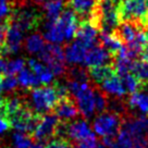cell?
<instances>
[{
  "mask_svg": "<svg viewBox=\"0 0 148 148\" xmlns=\"http://www.w3.org/2000/svg\"><path fill=\"white\" fill-rule=\"evenodd\" d=\"M10 127H11V125H10V122L8 121V119H5L2 114H0V135L5 133Z\"/></svg>",
  "mask_w": 148,
  "mask_h": 148,
  "instance_id": "cell-32",
  "label": "cell"
},
{
  "mask_svg": "<svg viewBox=\"0 0 148 148\" xmlns=\"http://www.w3.org/2000/svg\"><path fill=\"white\" fill-rule=\"evenodd\" d=\"M113 56L102 46H94L89 48L86 53L84 65L88 68L112 64Z\"/></svg>",
  "mask_w": 148,
  "mask_h": 148,
  "instance_id": "cell-9",
  "label": "cell"
},
{
  "mask_svg": "<svg viewBox=\"0 0 148 148\" xmlns=\"http://www.w3.org/2000/svg\"><path fill=\"white\" fill-rule=\"evenodd\" d=\"M18 84L25 89H34V88L39 87L38 85L40 83L39 79L37 77V75L29 68H24L18 76Z\"/></svg>",
  "mask_w": 148,
  "mask_h": 148,
  "instance_id": "cell-21",
  "label": "cell"
},
{
  "mask_svg": "<svg viewBox=\"0 0 148 148\" xmlns=\"http://www.w3.org/2000/svg\"><path fill=\"white\" fill-rule=\"evenodd\" d=\"M132 73L139 79L143 86L148 84V61H134Z\"/></svg>",
  "mask_w": 148,
  "mask_h": 148,
  "instance_id": "cell-23",
  "label": "cell"
},
{
  "mask_svg": "<svg viewBox=\"0 0 148 148\" xmlns=\"http://www.w3.org/2000/svg\"><path fill=\"white\" fill-rule=\"evenodd\" d=\"M99 40L101 42L102 47H105L113 57H116L124 48L123 42L121 40V38L116 35V33H112V34L100 33Z\"/></svg>",
  "mask_w": 148,
  "mask_h": 148,
  "instance_id": "cell-17",
  "label": "cell"
},
{
  "mask_svg": "<svg viewBox=\"0 0 148 148\" xmlns=\"http://www.w3.org/2000/svg\"><path fill=\"white\" fill-rule=\"evenodd\" d=\"M5 66H7V63L3 61V58L0 56V76L5 73Z\"/></svg>",
  "mask_w": 148,
  "mask_h": 148,
  "instance_id": "cell-33",
  "label": "cell"
},
{
  "mask_svg": "<svg viewBox=\"0 0 148 148\" xmlns=\"http://www.w3.org/2000/svg\"><path fill=\"white\" fill-rule=\"evenodd\" d=\"M97 148H109V147H108V146H106L103 143H101V144H99V145H98Z\"/></svg>",
  "mask_w": 148,
  "mask_h": 148,
  "instance_id": "cell-36",
  "label": "cell"
},
{
  "mask_svg": "<svg viewBox=\"0 0 148 148\" xmlns=\"http://www.w3.org/2000/svg\"><path fill=\"white\" fill-rule=\"evenodd\" d=\"M87 50V48L77 40L71 42L64 49L65 61L69 62L70 64L73 65V66L84 64Z\"/></svg>",
  "mask_w": 148,
  "mask_h": 148,
  "instance_id": "cell-13",
  "label": "cell"
},
{
  "mask_svg": "<svg viewBox=\"0 0 148 148\" xmlns=\"http://www.w3.org/2000/svg\"><path fill=\"white\" fill-rule=\"evenodd\" d=\"M143 26L144 25L137 23V22L125 21V22H121L119 27L116 28V31L114 33L120 37L122 42H125L127 44V42L134 40L135 37L137 36V34L142 31Z\"/></svg>",
  "mask_w": 148,
  "mask_h": 148,
  "instance_id": "cell-16",
  "label": "cell"
},
{
  "mask_svg": "<svg viewBox=\"0 0 148 148\" xmlns=\"http://www.w3.org/2000/svg\"><path fill=\"white\" fill-rule=\"evenodd\" d=\"M58 23L61 26L62 31L64 33V37L66 42H70L71 39H73L76 32L79 29V18L77 14L74 12V10L69 7L64 9V11L62 12L59 18H58Z\"/></svg>",
  "mask_w": 148,
  "mask_h": 148,
  "instance_id": "cell-8",
  "label": "cell"
},
{
  "mask_svg": "<svg viewBox=\"0 0 148 148\" xmlns=\"http://www.w3.org/2000/svg\"><path fill=\"white\" fill-rule=\"evenodd\" d=\"M1 105H2V99H0V109H1Z\"/></svg>",
  "mask_w": 148,
  "mask_h": 148,
  "instance_id": "cell-39",
  "label": "cell"
},
{
  "mask_svg": "<svg viewBox=\"0 0 148 148\" xmlns=\"http://www.w3.org/2000/svg\"><path fill=\"white\" fill-rule=\"evenodd\" d=\"M120 79L123 82V85H124L126 92H130V94L137 92L140 89V87L143 86V84L139 82V79L133 73L125 74L123 76H121Z\"/></svg>",
  "mask_w": 148,
  "mask_h": 148,
  "instance_id": "cell-24",
  "label": "cell"
},
{
  "mask_svg": "<svg viewBox=\"0 0 148 148\" xmlns=\"http://www.w3.org/2000/svg\"><path fill=\"white\" fill-rule=\"evenodd\" d=\"M98 28L94 26L89 21H82L75 35V40L79 42L87 49L95 46L98 38Z\"/></svg>",
  "mask_w": 148,
  "mask_h": 148,
  "instance_id": "cell-12",
  "label": "cell"
},
{
  "mask_svg": "<svg viewBox=\"0 0 148 148\" xmlns=\"http://www.w3.org/2000/svg\"><path fill=\"white\" fill-rule=\"evenodd\" d=\"M38 58L40 62L49 68L52 73L57 76H62L66 74V65H65L64 51L59 45L48 44L45 45L42 50L38 53Z\"/></svg>",
  "mask_w": 148,
  "mask_h": 148,
  "instance_id": "cell-3",
  "label": "cell"
},
{
  "mask_svg": "<svg viewBox=\"0 0 148 148\" xmlns=\"http://www.w3.org/2000/svg\"><path fill=\"white\" fill-rule=\"evenodd\" d=\"M31 148H45V146H44L42 143H35V144H33Z\"/></svg>",
  "mask_w": 148,
  "mask_h": 148,
  "instance_id": "cell-35",
  "label": "cell"
},
{
  "mask_svg": "<svg viewBox=\"0 0 148 148\" xmlns=\"http://www.w3.org/2000/svg\"><path fill=\"white\" fill-rule=\"evenodd\" d=\"M25 100L31 110L39 116H44L50 110L55 109V107L60 100V97L55 85H47L29 90Z\"/></svg>",
  "mask_w": 148,
  "mask_h": 148,
  "instance_id": "cell-1",
  "label": "cell"
},
{
  "mask_svg": "<svg viewBox=\"0 0 148 148\" xmlns=\"http://www.w3.org/2000/svg\"><path fill=\"white\" fill-rule=\"evenodd\" d=\"M25 66V61L22 59V58H15V59H12L10 60L8 63H7V66H5V74L7 75H13L16 73H20L22 70L24 69Z\"/></svg>",
  "mask_w": 148,
  "mask_h": 148,
  "instance_id": "cell-27",
  "label": "cell"
},
{
  "mask_svg": "<svg viewBox=\"0 0 148 148\" xmlns=\"http://www.w3.org/2000/svg\"><path fill=\"white\" fill-rule=\"evenodd\" d=\"M72 147H73V146L71 145V143L69 142V139L56 137L55 139H52L51 142L48 143L46 148H72Z\"/></svg>",
  "mask_w": 148,
  "mask_h": 148,
  "instance_id": "cell-30",
  "label": "cell"
},
{
  "mask_svg": "<svg viewBox=\"0 0 148 148\" xmlns=\"http://www.w3.org/2000/svg\"><path fill=\"white\" fill-rule=\"evenodd\" d=\"M59 124L60 120L55 113L44 114L33 133V137L35 140H37V143L42 144V142H48L52 136H56V132Z\"/></svg>",
  "mask_w": 148,
  "mask_h": 148,
  "instance_id": "cell-7",
  "label": "cell"
},
{
  "mask_svg": "<svg viewBox=\"0 0 148 148\" xmlns=\"http://www.w3.org/2000/svg\"><path fill=\"white\" fill-rule=\"evenodd\" d=\"M99 88L107 96H111L112 98H116V99H122L126 95L123 82L118 75H113L106 79L103 83L100 84Z\"/></svg>",
  "mask_w": 148,
  "mask_h": 148,
  "instance_id": "cell-14",
  "label": "cell"
},
{
  "mask_svg": "<svg viewBox=\"0 0 148 148\" xmlns=\"http://www.w3.org/2000/svg\"><path fill=\"white\" fill-rule=\"evenodd\" d=\"M12 144L14 148H31L32 147V139L27 134L16 132L11 136Z\"/></svg>",
  "mask_w": 148,
  "mask_h": 148,
  "instance_id": "cell-26",
  "label": "cell"
},
{
  "mask_svg": "<svg viewBox=\"0 0 148 148\" xmlns=\"http://www.w3.org/2000/svg\"><path fill=\"white\" fill-rule=\"evenodd\" d=\"M44 38L49 42L55 44V45L62 44L63 42H65L64 33L58 23V20L56 22H46Z\"/></svg>",
  "mask_w": 148,
  "mask_h": 148,
  "instance_id": "cell-18",
  "label": "cell"
},
{
  "mask_svg": "<svg viewBox=\"0 0 148 148\" xmlns=\"http://www.w3.org/2000/svg\"><path fill=\"white\" fill-rule=\"evenodd\" d=\"M7 29H8V21L0 23V48L5 45V37H7Z\"/></svg>",
  "mask_w": 148,
  "mask_h": 148,
  "instance_id": "cell-31",
  "label": "cell"
},
{
  "mask_svg": "<svg viewBox=\"0 0 148 148\" xmlns=\"http://www.w3.org/2000/svg\"><path fill=\"white\" fill-rule=\"evenodd\" d=\"M14 5L12 2H0V21L7 22L13 13Z\"/></svg>",
  "mask_w": 148,
  "mask_h": 148,
  "instance_id": "cell-28",
  "label": "cell"
},
{
  "mask_svg": "<svg viewBox=\"0 0 148 148\" xmlns=\"http://www.w3.org/2000/svg\"><path fill=\"white\" fill-rule=\"evenodd\" d=\"M27 63H28L29 69L36 74L37 77L39 79V81H40L42 84H49L52 82L55 74L51 72L47 65H45L42 62L36 60V59H34V58H31V59L28 60Z\"/></svg>",
  "mask_w": 148,
  "mask_h": 148,
  "instance_id": "cell-19",
  "label": "cell"
},
{
  "mask_svg": "<svg viewBox=\"0 0 148 148\" xmlns=\"http://www.w3.org/2000/svg\"><path fill=\"white\" fill-rule=\"evenodd\" d=\"M24 47L28 53H31V55L37 53L38 55L42 50V48L45 47V38L40 34L34 33L25 39Z\"/></svg>",
  "mask_w": 148,
  "mask_h": 148,
  "instance_id": "cell-22",
  "label": "cell"
},
{
  "mask_svg": "<svg viewBox=\"0 0 148 148\" xmlns=\"http://www.w3.org/2000/svg\"><path fill=\"white\" fill-rule=\"evenodd\" d=\"M88 74H89V79L92 82H95L96 84H101L109 77L116 75V70L112 64L100 65V66L89 68Z\"/></svg>",
  "mask_w": 148,
  "mask_h": 148,
  "instance_id": "cell-20",
  "label": "cell"
},
{
  "mask_svg": "<svg viewBox=\"0 0 148 148\" xmlns=\"http://www.w3.org/2000/svg\"><path fill=\"white\" fill-rule=\"evenodd\" d=\"M42 7L47 22H56L68 7V0H48Z\"/></svg>",
  "mask_w": 148,
  "mask_h": 148,
  "instance_id": "cell-15",
  "label": "cell"
},
{
  "mask_svg": "<svg viewBox=\"0 0 148 148\" xmlns=\"http://www.w3.org/2000/svg\"><path fill=\"white\" fill-rule=\"evenodd\" d=\"M145 36H146V40L148 42V27L146 28V32H145Z\"/></svg>",
  "mask_w": 148,
  "mask_h": 148,
  "instance_id": "cell-37",
  "label": "cell"
},
{
  "mask_svg": "<svg viewBox=\"0 0 148 148\" xmlns=\"http://www.w3.org/2000/svg\"><path fill=\"white\" fill-rule=\"evenodd\" d=\"M123 123V118L118 116L113 112L106 111L102 112L94 120L92 127L95 130V133L102 138L116 136L118 132L120 131L121 125Z\"/></svg>",
  "mask_w": 148,
  "mask_h": 148,
  "instance_id": "cell-6",
  "label": "cell"
},
{
  "mask_svg": "<svg viewBox=\"0 0 148 148\" xmlns=\"http://www.w3.org/2000/svg\"><path fill=\"white\" fill-rule=\"evenodd\" d=\"M0 2H9V0H0Z\"/></svg>",
  "mask_w": 148,
  "mask_h": 148,
  "instance_id": "cell-38",
  "label": "cell"
},
{
  "mask_svg": "<svg viewBox=\"0 0 148 148\" xmlns=\"http://www.w3.org/2000/svg\"><path fill=\"white\" fill-rule=\"evenodd\" d=\"M10 20L18 25L24 32H28L39 26L42 21V13L35 7V5H18L14 7Z\"/></svg>",
  "mask_w": 148,
  "mask_h": 148,
  "instance_id": "cell-4",
  "label": "cell"
},
{
  "mask_svg": "<svg viewBox=\"0 0 148 148\" xmlns=\"http://www.w3.org/2000/svg\"><path fill=\"white\" fill-rule=\"evenodd\" d=\"M18 79L13 75H7L3 77V90L10 94H13L18 87Z\"/></svg>",
  "mask_w": 148,
  "mask_h": 148,
  "instance_id": "cell-29",
  "label": "cell"
},
{
  "mask_svg": "<svg viewBox=\"0 0 148 148\" xmlns=\"http://www.w3.org/2000/svg\"><path fill=\"white\" fill-rule=\"evenodd\" d=\"M114 1H116V2H119V3H120V2L122 1V0H114Z\"/></svg>",
  "mask_w": 148,
  "mask_h": 148,
  "instance_id": "cell-40",
  "label": "cell"
},
{
  "mask_svg": "<svg viewBox=\"0 0 148 148\" xmlns=\"http://www.w3.org/2000/svg\"><path fill=\"white\" fill-rule=\"evenodd\" d=\"M121 22L148 24V0H122L119 5Z\"/></svg>",
  "mask_w": 148,
  "mask_h": 148,
  "instance_id": "cell-2",
  "label": "cell"
},
{
  "mask_svg": "<svg viewBox=\"0 0 148 148\" xmlns=\"http://www.w3.org/2000/svg\"><path fill=\"white\" fill-rule=\"evenodd\" d=\"M68 75V81H75V82H81V83H86L89 82V74L85 69L81 66H72L71 69L66 71Z\"/></svg>",
  "mask_w": 148,
  "mask_h": 148,
  "instance_id": "cell-25",
  "label": "cell"
},
{
  "mask_svg": "<svg viewBox=\"0 0 148 148\" xmlns=\"http://www.w3.org/2000/svg\"><path fill=\"white\" fill-rule=\"evenodd\" d=\"M92 129L87 121L81 119V120H74L71 123H66V139L70 138L75 142H81L94 136Z\"/></svg>",
  "mask_w": 148,
  "mask_h": 148,
  "instance_id": "cell-10",
  "label": "cell"
},
{
  "mask_svg": "<svg viewBox=\"0 0 148 148\" xmlns=\"http://www.w3.org/2000/svg\"><path fill=\"white\" fill-rule=\"evenodd\" d=\"M3 92H5V90H3V77L0 76V96L2 95Z\"/></svg>",
  "mask_w": 148,
  "mask_h": 148,
  "instance_id": "cell-34",
  "label": "cell"
},
{
  "mask_svg": "<svg viewBox=\"0 0 148 148\" xmlns=\"http://www.w3.org/2000/svg\"><path fill=\"white\" fill-rule=\"evenodd\" d=\"M40 118L42 116L35 113L27 106H25L9 116L8 121L10 122L11 127L16 130V132L33 135Z\"/></svg>",
  "mask_w": 148,
  "mask_h": 148,
  "instance_id": "cell-5",
  "label": "cell"
},
{
  "mask_svg": "<svg viewBox=\"0 0 148 148\" xmlns=\"http://www.w3.org/2000/svg\"><path fill=\"white\" fill-rule=\"evenodd\" d=\"M53 110L58 119L64 123H68L70 120H74L76 116H79V108L71 97L63 98L59 100Z\"/></svg>",
  "mask_w": 148,
  "mask_h": 148,
  "instance_id": "cell-11",
  "label": "cell"
}]
</instances>
